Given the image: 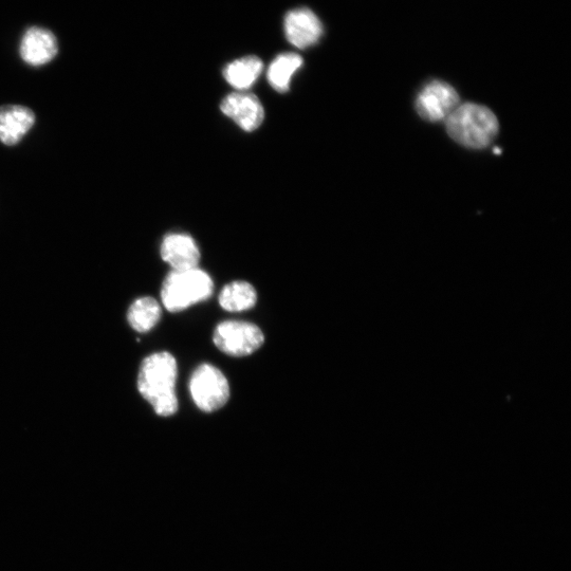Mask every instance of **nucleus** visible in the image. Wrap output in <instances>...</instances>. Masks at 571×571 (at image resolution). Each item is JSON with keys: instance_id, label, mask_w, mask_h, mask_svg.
Masks as SVG:
<instances>
[{"instance_id": "1", "label": "nucleus", "mask_w": 571, "mask_h": 571, "mask_svg": "<svg viewBox=\"0 0 571 571\" xmlns=\"http://www.w3.org/2000/svg\"><path fill=\"white\" fill-rule=\"evenodd\" d=\"M177 376V361L168 352L153 354L141 364L138 391L161 417L173 416L178 411Z\"/></svg>"}, {"instance_id": "4", "label": "nucleus", "mask_w": 571, "mask_h": 571, "mask_svg": "<svg viewBox=\"0 0 571 571\" xmlns=\"http://www.w3.org/2000/svg\"><path fill=\"white\" fill-rule=\"evenodd\" d=\"M190 392L197 408L205 413L220 410L230 398L227 378L217 367L207 363L198 366L193 373Z\"/></svg>"}, {"instance_id": "2", "label": "nucleus", "mask_w": 571, "mask_h": 571, "mask_svg": "<svg viewBox=\"0 0 571 571\" xmlns=\"http://www.w3.org/2000/svg\"><path fill=\"white\" fill-rule=\"evenodd\" d=\"M450 137L468 149L482 150L499 133V120L488 107L474 103L458 105L446 120Z\"/></svg>"}, {"instance_id": "14", "label": "nucleus", "mask_w": 571, "mask_h": 571, "mask_svg": "<svg viewBox=\"0 0 571 571\" xmlns=\"http://www.w3.org/2000/svg\"><path fill=\"white\" fill-rule=\"evenodd\" d=\"M219 305L230 312L249 310L256 305L257 294L254 287L247 282H233L225 286L219 294Z\"/></svg>"}, {"instance_id": "5", "label": "nucleus", "mask_w": 571, "mask_h": 571, "mask_svg": "<svg viewBox=\"0 0 571 571\" xmlns=\"http://www.w3.org/2000/svg\"><path fill=\"white\" fill-rule=\"evenodd\" d=\"M213 341L219 351L241 358L252 355L265 342L263 331L252 323L226 321L217 325Z\"/></svg>"}, {"instance_id": "9", "label": "nucleus", "mask_w": 571, "mask_h": 571, "mask_svg": "<svg viewBox=\"0 0 571 571\" xmlns=\"http://www.w3.org/2000/svg\"><path fill=\"white\" fill-rule=\"evenodd\" d=\"M162 260L174 271L198 268L200 251L194 239L187 234L174 233L165 236L160 248Z\"/></svg>"}, {"instance_id": "15", "label": "nucleus", "mask_w": 571, "mask_h": 571, "mask_svg": "<svg viewBox=\"0 0 571 571\" xmlns=\"http://www.w3.org/2000/svg\"><path fill=\"white\" fill-rule=\"evenodd\" d=\"M303 65V59L296 53L279 55L268 69V81L272 88L279 92L289 90L291 79Z\"/></svg>"}, {"instance_id": "6", "label": "nucleus", "mask_w": 571, "mask_h": 571, "mask_svg": "<svg viewBox=\"0 0 571 571\" xmlns=\"http://www.w3.org/2000/svg\"><path fill=\"white\" fill-rule=\"evenodd\" d=\"M459 105L457 91L441 81L428 83L416 99L418 115L429 122L446 121Z\"/></svg>"}, {"instance_id": "13", "label": "nucleus", "mask_w": 571, "mask_h": 571, "mask_svg": "<svg viewBox=\"0 0 571 571\" xmlns=\"http://www.w3.org/2000/svg\"><path fill=\"white\" fill-rule=\"evenodd\" d=\"M161 307L150 297L136 300L127 312V321L139 334L149 333L160 321Z\"/></svg>"}, {"instance_id": "7", "label": "nucleus", "mask_w": 571, "mask_h": 571, "mask_svg": "<svg viewBox=\"0 0 571 571\" xmlns=\"http://www.w3.org/2000/svg\"><path fill=\"white\" fill-rule=\"evenodd\" d=\"M221 112L246 132L259 128L265 118L264 107L254 95L234 92L220 104Z\"/></svg>"}, {"instance_id": "12", "label": "nucleus", "mask_w": 571, "mask_h": 571, "mask_svg": "<svg viewBox=\"0 0 571 571\" xmlns=\"http://www.w3.org/2000/svg\"><path fill=\"white\" fill-rule=\"evenodd\" d=\"M264 69L263 62L256 57H246L229 64L224 70L227 82L238 90H246L253 86Z\"/></svg>"}, {"instance_id": "8", "label": "nucleus", "mask_w": 571, "mask_h": 571, "mask_svg": "<svg viewBox=\"0 0 571 571\" xmlns=\"http://www.w3.org/2000/svg\"><path fill=\"white\" fill-rule=\"evenodd\" d=\"M285 33L291 45L305 49L318 43L323 34V25L311 10L300 8L286 15Z\"/></svg>"}, {"instance_id": "3", "label": "nucleus", "mask_w": 571, "mask_h": 571, "mask_svg": "<svg viewBox=\"0 0 571 571\" xmlns=\"http://www.w3.org/2000/svg\"><path fill=\"white\" fill-rule=\"evenodd\" d=\"M213 290L214 283L207 272L199 268L173 270L163 282L161 300L165 309L176 313L210 299Z\"/></svg>"}, {"instance_id": "10", "label": "nucleus", "mask_w": 571, "mask_h": 571, "mask_svg": "<svg viewBox=\"0 0 571 571\" xmlns=\"http://www.w3.org/2000/svg\"><path fill=\"white\" fill-rule=\"evenodd\" d=\"M59 51L57 39L48 30L29 29L22 40L21 57L31 66H42L57 57Z\"/></svg>"}, {"instance_id": "11", "label": "nucleus", "mask_w": 571, "mask_h": 571, "mask_svg": "<svg viewBox=\"0 0 571 571\" xmlns=\"http://www.w3.org/2000/svg\"><path fill=\"white\" fill-rule=\"evenodd\" d=\"M34 123L35 115L26 106L0 107V141L8 146L16 145L28 134Z\"/></svg>"}]
</instances>
